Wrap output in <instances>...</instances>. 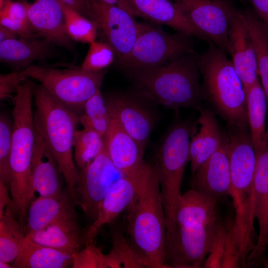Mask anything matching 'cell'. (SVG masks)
I'll use <instances>...</instances> for the list:
<instances>
[{
  "instance_id": "5b68a950",
  "label": "cell",
  "mask_w": 268,
  "mask_h": 268,
  "mask_svg": "<svg viewBox=\"0 0 268 268\" xmlns=\"http://www.w3.org/2000/svg\"><path fill=\"white\" fill-rule=\"evenodd\" d=\"M37 119L44 137L64 177L70 196L76 204L78 171L73 161V141L79 116L57 100L42 85L33 84Z\"/></svg>"
},
{
  "instance_id": "7a4b0ae2",
  "label": "cell",
  "mask_w": 268,
  "mask_h": 268,
  "mask_svg": "<svg viewBox=\"0 0 268 268\" xmlns=\"http://www.w3.org/2000/svg\"><path fill=\"white\" fill-rule=\"evenodd\" d=\"M136 89L169 109L200 107L205 98L199 55L191 52L157 67L123 71Z\"/></svg>"
},
{
  "instance_id": "5bb4252c",
  "label": "cell",
  "mask_w": 268,
  "mask_h": 268,
  "mask_svg": "<svg viewBox=\"0 0 268 268\" xmlns=\"http://www.w3.org/2000/svg\"><path fill=\"white\" fill-rule=\"evenodd\" d=\"M123 175L104 149L86 167L78 171L75 188L78 206L93 221L97 217L105 196Z\"/></svg>"
},
{
  "instance_id": "83f0119b",
  "label": "cell",
  "mask_w": 268,
  "mask_h": 268,
  "mask_svg": "<svg viewBox=\"0 0 268 268\" xmlns=\"http://www.w3.org/2000/svg\"><path fill=\"white\" fill-rule=\"evenodd\" d=\"M16 268H67L72 267V255L40 245L27 235L12 263Z\"/></svg>"
},
{
  "instance_id": "ffe728a7",
  "label": "cell",
  "mask_w": 268,
  "mask_h": 268,
  "mask_svg": "<svg viewBox=\"0 0 268 268\" xmlns=\"http://www.w3.org/2000/svg\"><path fill=\"white\" fill-rule=\"evenodd\" d=\"M35 140L32 155L31 179L34 193L47 197L60 194L62 189L57 162L48 146L34 117Z\"/></svg>"
},
{
  "instance_id": "f546056e",
  "label": "cell",
  "mask_w": 268,
  "mask_h": 268,
  "mask_svg": "<svg viewBox=\"0 0 268 268\" xmlns=\"http://www.w3.org/2000/svg\"><path fill=\"white\" fill-rule=\"evenodd\" d=\"M243 12L256 53L259 77L267 101L268 116V30L252 10L247 8Z\"/></svg>"
},
{
  "instance_id": "8d00e7d4",
  "label": "cell",
  "mask_w": 268,
  "mask_h": 268,
  "mask_svg": "<svg viewBox=\"0 0 268 268\" xmlns=\"http://www.w3.org/2000/svg\"><path fill=\"white\" fill-rule=\"evenodd\" d=\"M116 58L115 50L108 42L95 41L90 44L80 67L86 71H99L114 64Z\"/></svg>"
},
{
  "instance_id": "bcb514c9",
  "label": "cell",
  "mask_w": 268,
  "mask_h": 268,
  "mask_svg": "<svg viewBox=\"0 0 268 268\" xmlns=\"http://www.w3.org/2000/svg\"><path fill=\"white\" fill-rule=\"evenodd\" d=\"M0 268H13L12 265H10L8 263L0 261Z\"/></svg>"
},
{
  "instance_id": "f6af8a7d",
  "label": "cell",
  "mask_w": 268,
  "mask_h": 268,
  "mask_svg": "<svg viewBox=\"0 0 268 268\" xmlns=\"http://www.w3.org/2000/svg\"><path fill=\"white\" fill-rule=\"evenodd\" d=\"M107 3L119 6L133 15L132 10L125 0H101Z\"/></svg>"
},
{
  "instance_id": "ac0fdd59",
  "label": "cell",
  "mask_w": 268,
  "mask_h": 268,
  "mask_svg": "<svg viewBox=\"0 0 268 268\" xmlns=\"http://www.w3.org/2000/svg\"><path fill=\"white\" fill-rule=\"evenodd\" d=\"M193 174L192 189L217 200L232 196L229 152L227 138Z\"/></svg>"
},
{
  "instance_id": "836d02e7",
  "label": "cell",
  "mask_w": 268,
  "mask_h": 268,
  "mask_svg": "<svg viewBox=\"0 0 268 268\" xmlns=\"http://www.w3.org/2000/svg\"><path fill=\"white\" fill-rule=\"evenodd\" d=\"M0 25L12 30L20 38L41 37L30 23L23 2H6L0 8Z\"/></svg>"
},
{
  "instance_id": "277c9868",
  "label": "cell",
  "mask_w": 268,
  "mask_h": 268,
  "mask_svg": "<svg viewBox=\"0 0 268 268\" xmlns=\"http://www.w3.org/2000/svg\"><path fill=\"white\" fill-rule=\"evenodd\" d=\"M199 55L204 98L234 130H246V96L243 83L226 52L212 43Z\"/></svg>"
},
{
  "instance_id": "f1b7e54d",
  "label": "cell",
  "mask_w": 268,
  "mask_h": 268,
  "mask_svg": "<svg viewBox=\"0 0 268 268\" xmlns=\"http://www.w3.org/2000/svg\"><path fill=\"white\" fill-rule=\"evenodd\" d=\"M244 90L250 136L257 154L264 149L267 142V101L259 78Z\"/></svg>"
},
{
  "instance_id": "4fadbf2b",
  "label": "cell",
  "mask_w": 268,
  "mask_h": 268,
  "mask_svg": "<svg viewBox=\"0 0 268 268\" xmlns=\"http://www.w3.org/2000/svg\"><path fill=\"white\" fill-rule=\"evenodd\" d=\"M134 16L114 4L101 0H88L87 18L115 50L116 59L126 56L131 50L137 36L139 22Z\"/></svg>"
},
{
  "instance_id": "8992f818",
  "label": "cell",
  "mask_w": 268,
  "mask_h": 268,
  "mask_svg": "<svg viewBox=\"0 0 268 268\" xmlns=\"http://www.w3.org/2000/svg\"><path fill=\"white\" fill-rule=\"evenodd\" d=\"M193 125L182 121L172 126L162 139L153 163L160 186L167 233L175 225L176 205L181 195V188L185 168L190 162Z\"/></svg>"
},
{
  "instance_id": "7c38bea8",
  "label": "cell",
  "mask_w": 268,
  "mask_h": 268,
  "mask_svg": "<svg viewBox=\"0 0 268 268\" xmlns=\"http://www.w3.org/2000/svg\"><path fill=\"white\" fill-rule=\"evenodd\" d=\"M173 0L206 41L227 52L229 21L236 8L231 0Z\"/></svg>"
},
{
  "instance_id": "4dcf8cb0",
  "label": "cell",
  "mask_w": 268,
  "mask_h": 268,
  "mask_svg": "<svg viewBox=\"0 0 268 268\" xmlns=\"http://www.w3.org/2000/svg\"><path fill=\"white\" fill-rule=\"evenodd\" d=\"M16 212L6 207L0 217V261L12 263L17 257L26 234Z\"/></svg>"
},
{
  "instance_id": "1f68e13d",
  "label": "cell",
  "mask_w": 268,
  "mask_h": 268,
  "mask_svg": "<svg viewBox=\"0 0 268 268\" xmlns=\"http://www.w3.org/2000/svg\"><path fill=\"white\" fill-rule=\"evenodd\" d=\"M112 248L105 254L106 268H143L146 266L128 239L118 228L111 235Z\"/></svg>"
},
{
  "instance_id": "9c48e42d",
  "label": "cell",
  "mask_w": 268,
  "mask_h": 268,
  "mask_svg": "<svg viewBox=\"0 0 268 268\" xmlns=\"http://www.w3.org/2000/svg\"><path fill=\"white\" fill-rule=\"evenodd\" d=\"M235 223L245 226L253 216V181L257 156L246 130H234L227 138Z\"/></svg>"
},
{
  "instance_id": "7402d4cb",
  "label": "cell",
  "mask_w": 268,
  "mask_h": 268,
  "mask_svg": "<svg viewBox=\"0 0 268 268\" xmlns=\"http://www.w3.org/2000/svg\"><path fill=\"white\" fill-rule=\"evenodd\" d=\"M75 205L67 187L58 195L47 197L39 196L29 204L25 234L61 221L76 218Z\"/></svg>"
},
{
  "instance_id": "d4e9b609",
  "label": "cell",
  "mask_w": 268,
  "mask_h": 268,
  "mask_svg": "<svg viewBox=\"0 0 268 268\" xmlns=\"http://www.w3.org/2000/svg\"><path fill=\"white\" fill-rule=\"evenodd\" d=\"M197 109L200 115L193 125L190 142V162L192 173L218 148L222 140L214 114L200 107Z\"/></svg>"
},
{
  "instance_id": "cb8c5ba5",
  "label": "cell",
  "mask_w": 268,
  "mask_h": 268,
  "mask_svg": "<svg viewBox=\"0 0 268 268\" xmlns=\"http://www.w3.org/2000/svg\"><path fill=\"white\" fill-rule=\"evenodd\" d=\"M40 37H19L0 42V62L13 70H22L36 61H45L52 58L55 45Z\"/></svg>"
},
{
  "instance_id": "e0dca14e",
  "label": "cell",
  "mask_w": 268,
  "mask_h": 268,
  "mask_svg": "<svg viewBox=\"0 0 268 268\" xmlns=\"http://www.w3.org/2000/svg\"><path fill=\"white\" fill-rule=\"evenodd\" d=\"M253 181V216L257 219L259 232L257 241L249 255L251 266L266 264L268 247V135L264 148L256 154Z\"/></svg>"
},
{
  "instance_id": "d590c367",
  "label": "cell",
  "mask_w": 268,
  "mask_h": 268,
  "mask_svg": "<svg viewBox=\"0 0 268 268\" xmlns=\"http://www.w3.org/2000/svg\"><path fill=\"white\" fill-rule=\"evenodd\" d=\"M60 2L63 11L66 30L71 40L84 44L95 41L98 30L95 22Z\"/></svg>"
},
{
  "instance_id": "74e56055",
  "label": "cell",
  "mask_w": 268,
  "mask_h": 268,
  "mask_svg": "<svg viewBox=\"0 0 268 268\" xmlns=\"http://www.w3.org/2000/svg\"><path fill=\"white\" fill-rule=\"evenodd\" d=\"M13 134V123L4 114L0 117V179L10 185V159Z\"/></svg>"
},
{
  "instance_id": "ab89813d",
  "label": "cell",
  "mask_w": 268,
  "mask_h": 268,
  "mask_svg": "<svg viewBox=\"0 0 268 268\" xmlns=\"http://www.w3.org/2000/svg\"><path fill=\"white\" fill-rule=\"evenodd\" d=\"M28 78L22 70H13L5 74H0V98L5 99L16 93L18 87Z\"/></svg>"
},
{
  "instance_id": "2e32d148",
  "label": "cell",
  "mask_w": 268,
  "mask_h": 268,
  "mask_svg": "<svg viewBox=\"0 0 268 268\" xmlns=\"http://www.w3.org/2000/svg\"><path fill=\"white\" fill-rule=\"evenodd\" d=\"M145 163L112 185L101 203L96 218L83 233L84 245L94 240L102 227L114 222L126 210L136 196Z\"/></svg>"
},
{
  "instance_id": "7dc6e473",
  "label": "cell",
  "mask_w": 268,
  "mask_h": 268,
  "mask_svg": "<svg viewBox=\"0 0 268 268\" xmlns=\"http://www.w3.org/2000/svg\"><path fill=\"white\" fill-rule=\"evenodd\" d=\"M9 0H0V8H1L3 5Z\"/></svg>"
},
{
  "instance_id": "7bdbcfd3",
  "label": "cell",
  "mask_w": 268,
  "mask_h": 268,
  "mask_svg": "<svg viewBox=\"0 0 268 268\" xmlns=\"http://www.w3.org/2000/svg\"><path fill=\"white\" fill-rule=\"evenodd\" d=\"M60 1L87 17L88 0H59Z\"/></svg>"
},
{
  "instance_id": "b9f144b4",
  "label": "cell",
  "mask_w": 268,
  "mask_h": 268,
  "mask_svg": "<svg viewBox=\"0 0 268 268\" xmlns=\"http://www.w3.org/2000/svg\"><path fill=\"white\" fill-rule=\"evenodd\" d=\"M254 13L268 30V0H249Z\"/></svg>"
},
{
  "instance_id": "d6a6232c",
  "label": "cell",
  "mask_w": 268,
  "mask_h": 268,
  "mask_svg": "<svg viewBox=\"0 0 268 268\" xmlns=\"http://www.w3.org/2000/svg\"><path fill=\"white\" fill-rule=\"evenodd\" d=\"M73 148L74 160L78 168L82 169L104 150V136L90 129L76 130Z\"/></svg>"
},
{
  "instance_id": "f35d334b",
  "label": "cell",
  "mask_w": 268,
  "mask_h": 268,
  "mask_svg": "<svg viewBox=\"0 0 268 268\" xmlns=\"http://www.w3.org/2000/svg\"><path fill=\"white\" fill-rule=\"evenodd\" d=\"M73 268H106L105 254L94 240L72 255Z\"/></svg>"
},
{
  "instance_id": "60d3db41",
  "label": "cell",
  "mask_w": 268,
  "mask_h": 268,
  "mask_svg": "<svg viewBox=\"0 0 268 268\" xmlns=\"http://www.w3.org/2000/svg\"><path fill=\"white\" fill-rule=\"evenodd\" d=\"M9 188L0 179V217L4 212V209L9 207L14 211L17 216V209L12 199L9 195Z\"/></svg>"
},
{
  "instance_id": "52a82bcc",
  "label": "cell",
  "mask_w": 268,
  "mask_h": 268,
  "mask_svg": "<svg viewBox=\"0 0 268 268\" xmlns=\"http://www.w3.org/2000/svg\"><path fill=\"white\" fill-rule=\"evenodd\" d=\"M193 36L176 32L171 34L150 22H139L134 43L126 56L115 60L121 70L146 69L162 66L194 51Z\"/></svg>"
},
{
  "instance_id": "3957f363",
  "label": "cell",
  "mask_w": 268,
  "mask_h": 268,
  "mask_svg": "<svg viewBox=\"0 0 268 268\" xmlns=\"http://www.w3.org/2000/svg\"><path fill=\"white\" fill-rule=\"evenodd\" d=\"M33 84L26 80L18 87L12 111L9 190L22 226L26 223L29 206L34 195L31 179L35 140L34 115L32 110Z\"/></svg>"
},
{
  "instance_id": "ee69618b",
  "label": "cell",
  "mask_w": 268,
  "mask_h": 268,
  "mask_svg": "<svg viewBox=\"0 0 268 268\" xmlns=\"http://www.w3.org/2000/svg\"><path fill=\"white\" fill-rule=\"evenodd\" d=\"M19 37L15 33L9 29L0 25V42L7 40L16 39Z\"/></svg>"
},
{
  "instance_id": "9a60e30c",
  "label": "cell",
  "mask_w": 268,
  "mask_h": 268,
  "mask_svg": "<svg viewBox=\"0 0 268 268\" xmlns=\"http://www.w3.org/2000/svg\"><path fill=\"white\" fill-rule=\"evenodd\" d=\"M227 52L244 88L259 78L256 53L243 11L237 7L229 21Z\"/></svg>"
},
{
  "instance_id": "c3c4849f",
  "label": "cell",
  "mask_w": 268,
  "mask_h": 268,
  "mask_svg": "<svg viewBox=\"0 0 268 268\" xmlns=\"http://www.w3.org/2000/svg\"><path fill=\"white\" fill-rule=\"evenodd\" d=\"M240 2H241L242 3H245L246 2V0H239Z\"/></svg>"
},
{
  "instance_id": "30bf717a",
  "label": "cell",
  "mask_w": 268,
  "mask_h": 268,
  "mask_svg": "<svg viewBox=\"0 0 268 268\" xmlns=\"http://www.w3.org/2000/svg\"><path fill=\"white\" fill-rule=\"evenodd\" d=\"M104 98L111 117L145 150L158 118L157 104L134 87L107 93Z\"/></svg>"
},
{
  "instance_id": "d6986e66",
  "label": "cell",
  "mask_w": 268,
  "mask_h": 268,
  "mask_svg": "<svg viewBox=\"0 0 268 268\" xmlns=\"http://www.w3.org/2000/svg\"><path fill=\"white\" fill-rule=\"evenodd\" d=\"M29 20L42 37L54 45L73 50L72 41L65 28L63 11L59 0H24Z\"/></svg>"
},
{
  "instance_id": "ba28073f",
  "label": "cell",
  "mask_w": 268,
  "mask_h": 268,
  "mask_svg": "<svg viewBox=\"0 0 268 268\" xmlns=\"http://www.w3.org/2000/svg\"><path fill=\"white\" fill-rule=\"evenodd\" d=\"M57 100L79 117L86 102L100 90L107 69L86 71L81 67L60 69L32 65L23 70Z\"/></svg>"
},
{
  "instance_id": "44dd1931",
  "label": "cell",
  "mask_w": 268,
  "mask_h": 268,
  "mask_svg": "<svg viewBox=\"0 0 268 268\" xmlns=\"http://www.w3.org/2000/svg\"><path fill=\"white\" fill-rule=\"evenodd\" d=\"M104 136V150L116 168L123 175L140 168L145 162L144 150L113 118Z\"/></svg>"
},
{
  "instance_id": "603a6c76",
  "label": "cell",
  "mask_w": 268,
  "mask_h": 268,
  "mask_svg": "<svg viewBox=\"0 0 268 268\" xmlns=\"http://www.w3.org/2000/svg\"><path fill=\"white\" fill-rule=\"evenodd\" d=\"M133 15L158 25H165L176 32L206 41L189 22L173 0H125Z\"/></svg>"
},
{
  "instance_id": "4316f807",
  "label": "cell",
  "mask_w": 268,
  "mask_h": 268,
  "mask_svg": "<svg viewBox=\"0 0 268 268\" xmlns=\"http://www.w3.org/2000/svg\"><path fill=\"white\" fill-rule=\"evenodd\" d=\"M76 218L61 221L26 234L36 243L73 255L84 245Z\"/></svg>"
},
{
  "instance_id": "6da1fadb",
  "label": "cell",
  "mask_w": 268,
  "mask_h": 268,
  "mask_svg": "<svg viewBox=\"0 0 268 268\" xmlns=\"http://www.w3.org/2000/svg\"><path fill=\"white\" fill-rule=\"evenodd\" d=\"M126 212L128 239L146 268H168L167 223L153 164L145 163L136 196Z\"/></svg>"
},
{
  "instance_id": "e575fe53",
  "label": "cell",
  "mask_w": 268,
  "mask_h": 268,
  "mask_svg": "<svg viewBox=\"0 0 268 268\" xmlns=\"http://www.w3.org/2000/svg\"><path fill=\"white\" fill-rule=\"evenodd\" d=\"M79 123L84 128L93 130L104 136L111 118L104 96L98 90L85 103Z\"/></svg>"
},
{
  "instance_id": "8fae6325",
  "label": "cell",
  "mask_w": 268,
  "mask_h": 268,
  "mask_svg": "<svg viewBox=\"0 0 268 268\" xmlns=\"http://www.w3.org/2000/svg\"><path fill=\"white\" fill-rule=\"evenodd\" d=\"M221 224L203 226L198 224L177 225L167 233L166 264L168 268H198L203 265L211 250Z\"/></svg>"
},
{
  "instance_id": "484cf974",
  "label": "cell",
  "mask_w": 268,
  "mask_h": 268,
  "mask_svg": "<svg viewBox=\"0 0 268 268\" xmlns=\"http://www.w3.org/2000/svg\"><path fill=\"white\" fill-rule=\"evenodd\" d=\"M218 201L192 189L181 194L175 210V225L216 224L220 221L217 210Z\"/></svg>"
}]
</instances>
